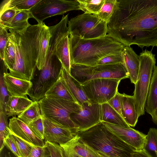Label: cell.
I'll return each instance as SVG.
<instances>
[{
	"instance_id": "obj_1",
	"label": "cell",
	"mask_w": 157,
	"mask_h": 157,
	"mask_svg": "<svg viewBox=\"0 0 157 157\" xmlns=\"http://www.w3.org/2000/svg\"><path fill=\"white\" fill-rule=\"evenodd\" d=\"M107 34L125 46H157V0H117Z\"/></svg>"
},
{
	"instance_id": "obj_2",
	"label": "cell",
	"mask_w": 157,
	"mask_h": 157,
	"mask_svg": "<svg viewBox=\"0 0 157 157\" xmlns=\"http://www.w3.org/2000/svg\"><path fill=\"white\" fill-rule=\"evenodd\" d=\"M44 24L31 25L21 33L9 30L13 34L16 51L15 64L9 73L11 75L31 81L36 68Z\"/></svg>"
},
{
	"instance_id": "obj_3",
	"label": "cell",
	"mask_w": 157,
	"mask_h": 157,
	"mask_svg": "<svg viewBox=\"0 0 157 157\" xmlns=\"http://www.w3.org/2000/svg\"><path fill=\"white\" fill-rule=\"evenodd\" d=\"M71 63L96 65L108 55L122 52L125 46L108 34L98 38L83 39L70 35Z\"/></svg>"
},
{
	"instance_id": "obj_4",
	"label": "cell",
	"mask_w": 157,
	"mask_h": 157,
	"mask_svg": "<svg viewBox=\"0 0 157 157\" xmlns=\"http://www.w3.org/2000/svg\"><path fill=\"white\" fill-rule=\"evenodd\" d=\"M77 133L96 152H101L110 157H131L134 151L129 145L110 131L102 122Z\"/></svg>"
},
{
	"instance_id": "obj_5",
	"label": "cell",
	"mask_w": 157,
	"mask_h": 157,
	"mask_svg": "<svg viewBox=\"0 0 157 157\" xmlns=\"http://www.w3.org/2000/svg\"><path fill=\"white\" fill-rule=\"evenodd\" d=\"M42 117L52 122L76 130L78 128L70 118V115L79 112L81 105L77 103L61 99L45 97L38 101Z\"/></svg>"
},
{
	"instance_id": "obj_6",
	"label": "cell",
	"mask_w": 157,
	"mask_h": 157,
	"mask_svg": "<svg viewBox=\"0 0 157 157\" xmlns=\"http://www.w3.org/2000/svg\"><path fill=\"white\" fill-rule=\"evenodd\" d=\"M62 65L57 56L53 54L44 67L35 69L32 78L31 87L28 95L33 101H38L44 97L47 91L59 78Z\"/></svg>"
},
{
	"instance_id": "obj_7",
	"label": "cell",
	"mask_w": 157,
	"mask_h": 157,
	"mask_svg": "<svg viewBox=\"0 0 157 157\" xmlns=\"http://www.w3.org/2000/svg\"><path fill=\"white\" fill-rule=\"evenodd\" d=\"M140 68L133 92L136 108L139 117L144 114L145 105L153 70L155 55L151 51L143 50L139 56Z\"/></svg>"
},
{
	"instance_id": "obj_8",
	"label": "cell",
	"mask_w": 157,
	"mask_h": 157,
	"mask_svg": "<svg viewBox=\"0 0 157 157\" xmlns=\"http://www.w3.org/2000/svg\"><path fill=\"white\" fill-rule=\"evenodd\" d=\"M70 74L81 85L90 80L98 78L121 80L129 78L125 66L122 63L94 66L72 64Z\"/></svg>"
},
{
	"instance_id": "obj_9",
	"label": "cell",
	"mask_w": 157,
	"mask_h": 157,
	"mask_svg": "<svg viewBox=\"0 0 157 157\" xmlns=\"http://www.w3.org/2000/svg\"><path fill=\"white\" fill-rule=\"evenodd\" d=\"M68 25L70 35L81 39L103 37L108 32L107 22L96 14L84 13L71 18Z\"/></svg>"
},
{
	"instance_id": "obj_10",
	"label": "cell",
	"mask_w": 157,
	"mask_h": 157,
	"mask_svg": "<svg viewBox=\"0 0 157 157\" xmlns=\"http://www.w3.org/2000/svg\"><path fill=\"white\" fill-rule=\"evenodd\" d=\"M121 80L113 78L94 79L82 85L90 101L100 105L107 103L118 92Z\"/></svg>"
},
{
	"instance_id": "obj_11",
	"label": "cell",
	"mask_w": 157,
	"mask_h": 157,
	"mask_svg": "<svg viewBox=\"0 0 157 157\" xmlns=\"http://www.w3.org/2000/svg\"><path fill=\"white\" fill-rule=\"evenodd\" d=\"M77 10H80L77 0H41L29 11L31 17L41 24L48 17Z\"/></svg>"
},
{
	"instance_id": "obj_12",
	"label": "cell",
	"mask_w": 157,
	"mask_h": 157,
	"mask_svg": "<svg viewBox=\"0 0 157 157\" xmlns=\"http://www.w3.org/2000/svg\"><path fill=\"white\" fill-rule=\"evenodd\" d=\"M100 113V105L89 101L83 103L80 110L71 113L70 117L78 127V132L87 129L101 122Z\"/></svg>"
},
{
	"instance_id": "obj_13",
	"label": "cell",
	"mask_w": 157,
	"mask_h": 157,
	"mask_svg": "<svg viewBox=\"0 0 157 157\" xmlns=\"http://www.w3.org/2000/svg\"><path fill=\"white\" fill-rule=\"evenodd\" d=\"M102 122L111 132L136 151L143 150L146 135L131 127L127 128Z\"/></svg>"
},
{
	"instance_id": "obj_14",
	"label": "cell",
	"mask_w": 157,
	"mask_h": 157,
	"mask_svg": "<svg viewBox=\"0 0 157 157\" xmlns=\"http://www.w3.org/2000/svg\"><path fill=\"white\" fill-rule=\"evenodd\" d=\"M43 118L45 142L48 141L59 145L67 143L77 134L78 132L76 130L61 125Z\"/></svg>"
},
{
	"instance_id": "obj_15",
	"label": "cell",
	"mask_w": 157,
	"mask_h": 157,
	"mask_svg": "<svg viewBox=\"0 0 157 157\" xmlns=\"http://www.w3.org/2000/svg\"><path fill=\"white\" fill-rule=\"evenodd\" d=\"M59 145L64 157H100L98 153L87 145L78 133L67 143Z\"/></svg>"
},
{
	"instance_id": "obj_16",
	"label": "cell",
	"mask_w": 157,
	"mask_h": 157,
	"mask_svg": "<svg viewBox=\"0 0 157 157\" xmlns=\"http://www.w3.org/2000/svg\"><path fill=\"white\" fill-rule=\"evenodd\" d=\"M9 126L13 134L32 146L43 147L44 140L36 136L28 125L18 117H13L9 120Z\"/></svg>"
},
{
	"instance_id": "obj_17",
	"label": "cell",
	"mask_w": 157,
	"mask_h": 157,
	"mask_svg": "<svg viewBox=\"0 0 157 157\" xmlns=\"http://www.w3.org/2000/svg\"><path fill=\"white\" fill-rule=\"evenodd\" d=\"M68 14L63 16L61 21L57 24L48 27L50 37L46 56V63L53 55L56 47L64 37L70 35L67 24Z\"/></svg>"
},
{
	"instance_id": "obj_18",
	"label": "cell",
	"mask_w": 157,
	"mask_h": 157,
	"mask_svg": "<svg viewBox=\"0 0 157 157\" xmlns=\"http://www.w3.org/2000/svg\"><path fill=\"white\" fill-rule=\"evenodd\" d=\"M4 78L7 90L11 96H26L32 86L30 81L14 77L10 75L8 71L4 73Z\"/></svg>"
},
{
	"instance_id": "obj_19",
	"label": "cell",
	"mask_w": 157,
	"mask_h": 157,
	"mask_svg": "<svg viewBox=\"0 0 157 157\" xmlns=\"http://www.w3.org/2000/svg\"><path fill=\"white\" fill-rule=\"evenodd\" d=\"M118 93L121 102L122 116L129 126L134 127L139 117L136 108L133 96L124 93Z\"/></svg>"
},
{
	"instance_id": "obj_20",
	"label": "cell",
	"mask_w": 157,
	"mask_h": 157,
	"mask_svg": "<svg viewBox=\"0 0 157 157\" xmlns=\"http://www.w3.org/2000/svg\"><path fill=\"white\" fill-rule=\"evenodd\" d=\"M60 76L76 102L81 105L90 101L80 83L63 67Z\"/></svg>"
},
{
	"instance_id": "obj_21",
	"label": "cell",
	"mask_w": 157,
	"mask_h": 157,
	"mask_svg": "<svg viewBox=\"0 0 157 157\" xmlns=\"http://www.w3.org/2000/svg\"><path fill=\"white\" fill-rule=\"evenodd\" d=\"M145 109L157 125V66L153 70Z\"/></svg>"
},
{
	"instance_id": "obj_22",
	"label": "cell",
	"mask_w": 157,
	"mask_h": 157,
	"mask_svg": "<svg viewBox=\"0 0 157 157\" xmlns=\"http://www.w3.org/2000/svg\"><path fill=\"white\" fill-rule=\"evenodd\" d=\"M124 65L129 75V78L134 84L138 79L139 68V56L130 46H125L123 51Z\"/></svg>"
},
{
	"instance_id": "obj_23",
	"label": "cell",
	"mask_w": 157,
	"mask_h": 157,
	"mask_svg": "<svg viewBox=\"0 0 157 157\" xmlns=\"http://www.w3.org/2000/svg\"><path fill=\"white\" fill-rule=\"evenodd\" d=\"M27 96L14 97L10 96L5 109V113L8 117L18 116L23 113L33 103Z\"/></svg>"
},
{
	"instance_id": "obj_24",
	"label": "cell",
	"mask_w": 157,
	"mask_h": 157,
	"mask_svg": "<svg viewBox=\"0 0 157 157\" xmlns=\"http://www.w3.org/2000/svg\"><path fill=\"white\" fill-rule=\"evenodd\" d=\"M30 18L31 17L29 10L21 11L10 22L0 26L7 30H12L18 33H23L31 25L28 21Z\"/></svg>"
},
{
	"instance_id": "obj_25",
	"label": "cell",
	"mask_w": 157,
	"mask_h": 157,
	"mask_svg": "<svg viewBox=\"0 0 157 157\" xmlns=\"http://www.w3.org/2000/svg\"><path fill=\"white\" fill-rule=\"evenodd\" d=\"M100 120L112 124L130 128L122 117L107 103L100 105Z\"/></svg>"
},
{
	"instance_id": "obj_26",
	"label": "cell",
	"mask_w": 157,
	"mask_h": 157,
	"mask_svg": "<svg viewBox=\"0 0 157 157\" xmlns=\"http://www.w3.org/2000/svg\"><path fill=\"white\" fill-rule=\"evenodd\" d=\"M68 35L63 38L57 45L53 54L57 56L63 67L70 74L71 63Z\"/></svg>"
},
{
	"instance_id": "obj_27",
	"label": "cell",
	"mask_w": 157,
	"mask_h": 157,
	"mask_svg": "<svg viewBox=\"0 0 157 157\" xmlns=\"http://www.w3.org/2000/svg\"><path fill=\"white\" fill-rule=\"evenodd\" d=\"M45 97L48 98L61 99L76 102L60 76L57 81L46 92Z\"/></svg>"
},
{
	"instance_id": "obj_28",
	"label": "cell",
	"mask_w": 157,
	"mask_h": 157,
	"mask_svg": "<svg viewBox=\"0 0 157 157\" xmlns=\"http://www.w3.org/2000/svg\"><path fill=\"white\" fill-rule=\"evenodd\" d=\"M50 34L48 27L44 24L36 68L39 70L45 65Z\"/></svg>"
},
{
	"instance_id": "obj_29",
	"label": "cell",
	"mask_w": 157,
	"mask_h": 157,
	"mask_svg": "<svg viewBox=\"0 0 157 157\" xmlns=\"http://www.w3.org/2000/svg\"><path fill=\"white\" fill-rule=\"evenodd\" d=\"M41 0H5L1 4L0 12L13 8L20 11L29 10Z\"/></svg>"
},
{
	"instance_id": "obj_30",
	"label": "cell",
	"mask_w": 157,
	"mask_h": 157,
	"mask_svg": "<svg viewBox=\"0 0 157 157\" xmlns=\"http://www.w3.org/2000/svg\"><path fill=\"white\" fill-rule=\"evenodd\" d=\"M9 36L4 51L3 61L9 71L12 70L15 64L16 51L13 33H9Z\"/></svg>"
},
{
	"instance_id": "obj_31",
	"label": "cell",
	"mask_w": 157,
	"mask_h": 157,
	"mask_svg": "<svg viewBox=\"0 0 157 157\" xmlns=\"http://www.w3.org/2000/svg\"><path fill=\"white\" fill-rule=\"evenodd\" d=\"M143 150L150 157H157V128L149 129Z\"/></svg>"
},
{
	"instance_id": "obj_32",
	"label": "cell",
	"mask_w": 157,
	"mask_h": 157,
	"mask_svg": "<svg viewBox=\"0 0 157 157\" xmlns=\"http://www.w3.org/2000/svg\"><path fill=\"white\" fill-rule=\"evenodd\" d=\"M41 117L38 101H33L29 107L18 115L17 117L27 124Z\"/></svg>"
},
{
	"instance_id": "obj_33",
	"label": "cell",
	"mask_w": 157,
	"mask_h": 157,
	"mask_svg": "<svg viewBox=\"0 0 157 157\" xmlns=\"http://www.w3.org/2000/svg\"><path fill=\"white\" fill-rule=\"evenodd\" d=\"M7 69L3 60L0 59V110L4 112L5 106L10 96L7 90L4 78V74L7 71Z\"/></svg>"
},
{
	"instance_id": "obj_34",
	"label": "cell",
	"mask_w": 157,
	"mask_h": 157,
	"mask_svg": "<svg viewBox=\"0 0 157 157\" xmlns=\"http://www.w3.org/2000/svg\"><path fill=\"white\" fill-rule=\"evenodd\" d=\"M80 10L84 13L98 14L105 0H77Z\"/></svg>"
},
{
	"instance_id": "obj_35",
	"label": "cell",
	"mask_w": 157,
	"mask_h": 157,
	"mask_svg": "<svg viewBox=\"0 0 157 157\" xmlns=\"http://www.w3.org/2000/svg\"><path fill=\"white\" fill-rule=\"evenodd\" d=\"M117 3V0H105L98 17L107 23L112 16Z\"/></svg>"
},
{
	"instance_id": "obj_36",
	"label": "cell",
	"mask_w": 157,
	"mask_h": 157,
	"mask_svg": "<svg viewBox=\"0 0 157 157\" xmlns=\"http://www.w3.org/2000/svg\"><path fill=\"white\" fill-rule=\"evenodd\" d=\"M7 118L5 113L0 110V149L3 146L6 140L11 133Z\"/></svg>"
},
{
	"instance_id": "obj_37",
	"label": "cell",
	"mask_w": 157,
	"mask_h": 157,
	"mask_svg": "<svg viewBox=\"0 0 157 157\" xmlns=\"http://www.w3.org/2000/svg\"><path fill=\"white\" fill-rule=\"evenodd\" d=\"M9 136L16 144L21 157H27L30 154L33 146L11 133Z\"/></svg>"
},
{
	"instance_id": "obj_38",
	"label": "cell",
	"mask_w": 157,
	"mask_h": 157,
	"mask_svg": "<svg viewBox=\"0 0 157 157\" xmlns=\"http://www.w3.org/2000/svg\"><path fill=\"white\" fill-rule=\"evenodd\" d=\"M27 125L36 136L39 138L44 140V128L42 116Z\"/></svg>"
},
{
	"instance_id": "obj_39",
	"label": "cell",
	"mask_w": 157,
	"mask_h": 157,
	"mask_svg": "<svg viewBox=\"0 0 157 157\" xmlns=\"http://www.w3.org/2000/svg\"><path fill=\"white\" fill-rule=\"evenodd\" d=\"M119 63L124 64L122 52L110 55L104 57L98 62L97 65H111Z\"/></svg>"
},
{
	"instance_id": "obj_40",
	"label": "cell",
	"mask_w": 157,
	"mask_h": 157,
	"mask_svg": "<svg viewBox=\"0 0 157 157\" xmlns=\"http://www.w3.org/2000/svg\"><path fill=\"white\" fill-rule=\"evenodd\" d=\"M20 10L13 8L8 9L0 12V25L10 22Z\"/></svg>"
},
{
	"instance_id": "obj_41",
	"label": "cell",
	"mask_w": 157,
	"mask_h": 157,
	"mask_svg": "<svg viewBox=\"0 0 157 157\" xmlns=\"http://www.w3.org/2000/svg\"><path fill=\"white\" fill-rule=\"evenodd\" d=\"M27 157H52L51 153L45 145L43 147L33 146L31 151Z\"/></svg>"
},
{
	"instance_id": "obj_42",
	"label": "cell",
	"mask_w": 157,
	"mask_h": 157,
	"mask_svg": "<svg viewBox=\"0 0 157 157\" xmlns=\"http://www.w3.org/2000/svg\"><path fill=\"white\" fill-rule=\"evenodd\" d=\"M0 27V59L3 60L4 51L10 34L6 29L1 26Z\"/></svg>"
},
{
	"instance_id": "obj_43",
	"label": "cell",
	"mask_w": 157,
	"mask_h": 157,
	"mask_svg": "<svg viewBox=\"0 0 157 157\" xmlns=\"http://www.w3.org/2000/svg\"><path fill=\"white\" fill-rule=\"evenodd\" d=\"M118 93V91L116 95L107 103L122 116L121 102Z\"/></svg>"
},
{
	"instance_id": "obj_44",
	"label": "cell",
	"mask_w": 157,
	"mask_h": 157,
	"mask_svg": "<svg viewBox=\"0 0 157 157\" xmlns=\"http://www.w3.org/2000/svg\"><path fill=\"white\" fill-rule=\"evenodd\" d=\"M4 144L7 146L18 157H21L16 144L9 136L6 140Z\"/></svg>"
},
{
	"instance_id": "obj_45",
	"label": "cell",
	"mask_w": 157,
	"mask_h": 157,
	"mask_svg": "<svg viewBox=\"0 0 157 157\" xmlns=\"http://www.w3.org/2000/svg\"><path fill=\"white\" fill-rule=\"evenodd\" d=\"M0 157H18L4 144L0 149Z\"/></svg>"
},
{
	"instance_id": "obj_46",
	"label": "cell",
	"mask_w": 157,
	"mask_h": 157,
	"mask_svg": "<svg viewBox=\"0 0 157 157\" xmlns=\"http://www.w3.org/2000/svg\"><path fill=\"white\" fill-rule=\"evenodd\" d=\"M131 157H150L143 150L134 151L131 154Z\"/></svg>"
},
{
	"instance_id": "obj_47",
	"label": "cell",
	"mask_w": 157,
	"mask_h": 157,
	"mask_svg": "<svg viewBox=\"0 0 157 157\" xmlns=\"http://www.w3.org/2000/svg\"><path fill=\"white\" fill-rule=\"evenodd\" d=\"M100 157H110L101 152H97Z\"/></svg>"
},
{
	"instance_id": "obj_48",
	"label": "cell",
	"mask_w": 157,
	"mask_h": 157,
	"mask_svg": "<svg viewBox=\"0 0 157 157\" xmlns=\"http://www.w3.org/2000/svg\"><path fill=\"white\" fill-rule=\"evenodd\" d=\"M74 157H79V156H75Z\"/></svg>"
}]
</instances>
